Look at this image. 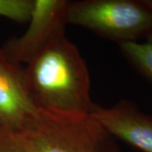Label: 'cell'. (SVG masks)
<instances>
[{"instance_id": "cell-1", "label": "cell", "mask_w": 152, "mask_h": 152, "mask_svg": "<svg viewBox=\"0 0 152 152\" xmlns=\"http://www.w3.org/2000/svg\"><path fill=\"white\" fill-rule=\"evenodd\" d=\"M26 88L37 109L64 115H91L96 107L91 96L86 64L64 31L55 35L24 67Z\"/></svg>"}, {"instance_id": "cell-2", "label": "cell", "mask_w": 152, "mask_h": 152, "mask_svg": "<svg viewBox=\"0 0 152 152\" xmlns=\"http://www.w3.org/2000/svg\"><path fill=\"white\" fill-rule=\"evenodd\" d=\"M17 135L30 152H124L91 115H64L37 109Z\"/></svg>"}, {"instance_id": "cell-3", "label": "cell", "mask_w": 152, "mask_h": 152, "mask_svg": "<svg viewBox=\"0 0 152 152\" xmlns=\"http://www.w3.org/2000/svg\"><path fill=\"white\" fill-rule=\"evenodd\" d=\"M67 24L120 44L152 37V8L145 0L69 1Z\"/></svg>"}, {"instance_id": "cell-4", "label": "cell", "mask_w": 152, "mask_h": 152, "mask_svg": "<svg viewBox=\"0 0 152 152\" xmlns=\"http://www.w3.org/2000/svg\"><path fill=\"white\" fill-rule=\"evenodd\" d=\"M69 4L66 0H34L27 30L1 48L7 58L19 65L26 64L49 40L64 31Z\"/></svg>"}, {"instance_id": "cell-5", "label": "cell", "mask_w": 152, "mask_h": 152, "mask_svg": "<svg viewBox=\"0 0 152 152\" xmlns=\"http://www.w3.org/2000/svg\"><path fill=\"white\" fill-rule=\"evenodd\" d=\"M37 111L26 88L24 68L10 61L0 48V127L19 134Z\"/></svg>"}, {"instance_id": "cell-6", "label": "cell", "mask_w": 152, "mask_h": 152, "mask_svg": "<svg viewBox=\"0 0 152 152\" xmlns=\"http://www.w3.org/2000/svg\"><path fill=\"white\" fill-rule=\"evenodd\" d=\"M116 140L142 152H152V115L127 99L110 107L96 105L91 114Z\"/></svg>"}, {"instance_id": "cell-7", "label": "cell", "mask_w": 152, "mask_h": 152, "mask_svg": "<svg viewBox=\"0 0 152 152\" xmlns=\"http://www.w3.org/2000/svg\"><path fill=\"white\" fill-rule=\"evenodd\" d=\"M118 47L131 66L152 83V37L139 42L120 44Z\"/></svg>"}, {"instance_id": "cell-8", "label": "cell", "mask_w": 152, "mask_h": 152, "mask_svg": "<svg viewBox=\"0 0 152 152\" xmlns=\"http://www.w3.org/2000/svg\"><path fill=\"white\" fill-rule=\"evenodd\" d=\"M34 0H0V16L17 23L29 21Z\"/></svg>"}, {"instance_id": "cell-9", "label": "cell", "mask_w": 152, "mask_h": 152, "mask_svg": "<svg viewBox=\"0 0 152 152\" xmlns=\"http://www.w3.org/2000/svg\"><path fill=\"white\" fill-rule=\"evenodd\" d=\"M0 152H30L17 134L0 127Z\"/></svg>"}, {"instance_id": "cell-10", "label": "cell", "mask_w": 152, "mask_h": 152, "mask_svg": "<svg viewBox=\"0 0 152 152\" xmlns=\"http://www.w3.org/2000/svg\"><path fill=\"white\" fill-rule=\"evenodd\" d=\"M145 1H146L147 4H148L152 8V0H145Z\"/></svg>"}]
</instances>
